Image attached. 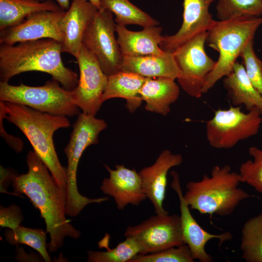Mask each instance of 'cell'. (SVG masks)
I'll return each instance as SVG.
<instances>
[{
    "instance_id": "74e56055",
    "label": "cell",
    "mask_w": 262,
    "mask_h": 262,
    "mask_svg": "<svg viewBox=\"0 0 262 262\" xmlns=\"http://www.w3.org/2000/svg\"><path fill=\"white\" fill-rule=\"evenodd\" d=\"M40 0V1H44L45 0Z\"/></svg>"
},
{
    "instance_id": "f546056e",
    "label": "cell",
    "mask_w": 262,
    "mask_h": 262,
    "mask_svg": "<svg viewBox=\"0 0 262 262\" xmlns=\"http://www.w3.org/2000/svg\"><path fill=\"white\" fill-rule=\"evenodd\" d=\"M248 152L252 160H247L240 165L239 173L241 182L262 194V149L252 146Z\"/></svg>"
},
{
    "instance_id": "7402d4cb",
    "label": "cell",
    "mask_w": 262,
    "mask_h": 262,
    "mask_svg": "<svg viewBox=\"0 0 262 262\" xmlns=\"http://www.w3.org/2000/svg\"><path fill=\"white\" fill-rule=\"evenodd\" d=\"M180 87L175 80L166 78H147L140 92L145 109L165 116L178 98Z\"/></svg>"
},
{
    "instance_id": "5bb4252c",
    "label": "cell",
    "mask_w": 262,
    "mask_h": 262,
    "mask_svg": "<svg viewBox=\"0 0 262 262\" xmlns=\"http://www.w3.org/2000/svg\"><path fill=\"white\" fill-rule=\"evenodd\" d=\"M173 178L171 187L176 192L180 201V219L182 237L184 244L189 247L195 260L201 262H211L212 256L205 250L207 243L213 239L219 240V245L231 240L232 235L229 232L215 234L203 229L190 213V208L185 201L180 187L178 174L175 171L170 173Z\"/></svg>"
},
{
    "instance_id": "e0dca14e",
    "label": "cell",
    "mask_w": 262,
    "mask_h": 262,
    "mask_svg": "<svg viewBox=\"0 0 262 262\" xmlns=\"http://www.w3.org/2000/svg\"><path fill=\"white\" fill-rule=\"evenodd\" d=\"M182 161L180 154H174L165 149L152 165L143 168L138 172L144 192L152 203L157 214L168 213L163 207L167 173L171 168L180 165Z\"/></svg>"
},
{
    "instance_id": "9a60e30c",
    "label": "cell",
    "mask_w": 262,
    "mask_h": 262,
    "mask_svg": "<svg viewBox=\"0 0 262 262\" xmlns=\"http://www.w3.org/2000/svg\"><path fill=\"white\" fill-rule=\"evenodd\" d=\"M215 0H183L181 26L175 34L163 36L160 48L173 52L197 35L207 32L215 21L209 12L211 4Z\"/></svg>"
},
{
    "instance_id": "6da1fadb",
    "label": "cell",
    "mask_w": 262,
    "mask_h": 262,
    "mask_svg": "<svg viewBox=\"0 0 262 262\" xmlns=\"http://www.w3.org/2000/svg\"><path fill=\"white\" fill-rule=\"evenodd\" d=\"M28 171L17 175L12 182L16 196L25 195L37 209L45 221L50 242L49 252H54L64 245L67 237L80 238L76 229L66 217V196L47 167L33 151L26 157Z\"/></svg>"
},
{
    "instance_id": "cb8c5ba5",
    "label": "cell",
    "mask_w": 262,
    "mask_h": 262,
    "mask_svg": "<svg viewBox=\"0 0 262 262\" xmlns=\"http://www.w3.org/2000/svg\"><path fill=\"white\" fill-rule=\"evenodd\" d=\"M61 10L51 0H0V31L20 24L36 12Z\"/></svg>"
},
{
    "instance_id": "d6a6232c",
    "label": "cell",
    "mask_w": 262,
    "mask_h": 262,
    "mask_svg": "<svg viewBox=\"0 0 262 262\" xmlns=\"http://www.w3.org/2000/svg\"><path fill=\"white\" fill-rule=\"evenodd\" d=\"M23 215L18 206L12 204L7 207L0 206V226L10 229H15L23 221Z\"/></svg>"
},
{
    "instance_id": "8d00e7d4",
    "label": "cell",
    "mask_w": 262,
    "mask_h": 262,
    "mask_svg": "<svg viewBox=\"0 0 262 262\" xmlns=\"http://www.w3.org/2000/svg\"><path fill=\"white\" fill-rule=\"evenodd\" d=\"M88 1L93 4L95 7H96L98 9H99L100 7V0H84Z\"/></svg>"
},
{
    "instance_id": "603a6c76",
    "label": "cell",
    "mask_w": 262,
    "mask_h": 262,
    "mask_svg": "<svg viewBox=\"0 0 262 262\" xmlns=\"http://www.w3.org/2000/svg\"><path fill=\"white\" fill-rule=\"evenodd\" d=\"M147 78L123 71L108 76L102 97L103 102L113 98H122L126 100V107L129 112L135 111L141 104L140 92Z\"/></svg>"
},
{
    "instance_id": "277c9868",
    "label": "cell",
    "mask_w": 262,
    "mask_h": 262,
    "mask_svg": "<svg viewBox=\"0 0 262 262\" xmlns=\"http://www.w3.org/2000/svg\"><path fill=\"white\" fill-rule=\"evenodd\" d=\"M240 183L239 173L232 171L229 165H215L210 176L204 174L200 180L188 182L183 197L191 209L201 214L227 216L253 196L238 187Z\"/></svg>"
},
{
    "instance_id": "d4e9b609",
    "label": "cell",
    "mask_w": 262,
    "mask_h": 262,
    "mask_svg": "<svg viewBox=\"0 0 262 262\" xmlns=\"http://www.w3.org/2000/svg\"><path fill=\"white\" fill-rule=\"evenodd\" d=\"M100 7L115 15V21L118 25L135 24L144 28L159 24L157 20L129 0H100Z\"/></svg>"
},
{
    "instance_id": "5b68a950",
    "label": "cell",
    "mask_w": 262,
    "mask_h": 262,
    "mask_svg": "<svg viewBox=\"0 0 262 262\" xmlns=\"http://www.w3.org/2000/svg\"><path fill=\"white\" fill-rule=\"evenodd\" d=\"M262 24L260 16H241L216 21L207 32L205 43L219 53L216 65L207 78L202 93H206L233 69L238 57Z\"/></svg>"
},
{
    "instance_id": "83f0119b",
    "label": "cell",
    "mask_w": 262,
    "mask_h": 262,
    "mask_svg": "<svg viewBox=\"0 0 262 262\" xmlns=\"http://www.w3.org/2000/svg\"><path fill=\"white\" fill-rule=\"evenodd\" d=\"M47 231L39 229L24 227L21 225L15 229H6L4 236L11 245H25L37 251L46 262H51L47 250Z\"/></svg>"
},
{
    "instance_id": "ac0fdd59",
    "label": "cell",
    "mask_w": 262,
    "mask_h": 262,
    "mask_svg": "<svg viewBox=\"0 0 262 262\" xmlns=\"http://www.w3.org/2000/svg\"><path fill=\"white\" fill-rule=\"evenodd\" d=\"M98 9L84 0H72L61 22L62 52L76 58L82 46L84 33Z\"/></svg>"
},
{
    "instance_id": "2e32d148",
    "label": "cell",
    "mask_w": 262,
    "mask_h": 262,
    "mask_svg": "<svg viewBox=\"0 0 262 262\" xmlns=\"http://www.w3.org/2000/svg\"><path fill=\"white\" fill-rule=\"evenodd\" d=\"M104 166L109 177L103 179L100 188L114 198L119 210H123L128 204L138 206L147 198L140 175L135 169L120 164L116 165L115 169Z\"/></svg>"
},
{
    "instance_id": "44dd1931",
    "label": "cell",
    "mask_w": 262,
    "mask_h": 262,
    "mask_svg": "<svg viewBox=\"0 0 262 262\" xmlns=\"http://www.w3.org/2000/svg\"><path fill=\"white\" fill-rule=\"evenodd\" d=\"M223 86L232 106H244L247 111L257 109L262 116V95L250 81L243 63L236 62L224 77Z\"/></svg>"
},
{
    "instance_id": "4fadbf2b",
    "label": "cell",
    "mask_w": 262,
    "mask_h": 262,
    "mask_svg": "<svg viewBox=\"0 0 262 262\" xmlns=\"http://www.w3.org/2000/svg\"><path fill=\"white\" fill-rule=\"evenodd\" d=\"M66 11L35 13L20 24L0 32V44L12 45L31 40L49 38L63 41L61 22Z\"/></svg>"
},
{
    "instance_id": "f1b7e54d",
    "label": "cell",
    "mask_w": 262,
    "mask_h": 262,
    "mask_svg": "<svg viewBox=\"0 0 262 262\" xmlns=\"http://www.w3.org/2000/svg\"><path fill=\"white\" fill-rule=\"evenodd\" d=\"M216 15L220 21L241 16L262 15V0H217Z\"/></svg>"
},
{
    "instance_id": "836d02e7",
    "label": "cell",
    "mask_w": 262,
    "mask_h": 262,
    "mask_svg": "<svg viewBox=\"0 0 262 262\" xmlns=\"http://www.w3.org/2000/svg\"><path fill=\"white\" fill-rule=\"evenodd\" d=\"M6 112L4 101H0V135L9 146L15 151L19 153L23 150L24 144L19 138L9 135L4 130L3 121L5 119Z\"/></svg>"
},
{
    "instance_id": "52a82bcc",
    "label": "cell",
    "mask_w": 262,
    "mask_h": 262,
    "mask_svg": "<svg viewBox=\"0 0 262 262\" xmlns=\"http://www.w3.org/2000/svg\"><path fill=\"white\" fill-rule=\"evenodd\" d=\"M54 79L39 86L0 82V101L23 105L52 115L71 117L79 114L72 90L61 87Z\"/></svg>"
},
{
    "instance_id": "30bf717a",
    "label": "cell",
    "mask_w": 262,
    "mask_h": 262,
    "mask_svg": "<svg viewBox=\"0 0 262 262\" xmlns=\"http://www.w3.org/2000/svg\"><path fill=\"white\" fill-rule=\"evenodd\" d=\"M206 35L207 32L200 33L173 52L181 72L177 79L179 84L188 95L196 98L202 96L207 78L216 62L205 52Z\"/></svg>"
},
{
    "instance_id": "8fae6325",
    "label": "cell",
    "mask_w": 262,
    "mask_h": 262,
    "mask_svg": "<svg viewBox=\"0 0 262 262\" xmlns=\"http://www.w3.org/2000/svg\"><path fill=\"white\" fill-rule=\"evenodd\" d=\"M124 235L132 237L137 241L141 254L184 244L180 216L176 214H156L139 225L128 227Z\"/></svg>"
},
{
    "instance_id": "4dcf8cb0",
    "label": "cell",
    "mask_w": 262,
    "mask_h": 262,
    "mask_svg": "<svg viewBox=\"0 0 262 262\" xmlns=\"http://www.w3.org/2000/svg\"><path fill=\"white\" fill-rule=\"evenodd\" d=\"M189 246L185 244L152 253L139 254L130 262H193Z\"/></svg>"
},
{
    "instance_id": "7a4b0ae2",
    "label": "cell",
    "mask_w": 262,
    "mask_h": 262,
    "mask_svg": "<svg viewBox=\"0 0 262 262\" xmlns=\"http://www.w3.org/2000/svg\"><path fill=\"white\" fill-rule=\"evenodd\" d=\"M62 43L46 38L0 45V82L28 71L50 75L62 87L72 90L77 85L78 74L65 66L61 58Z\"/></svg>"
},
{
    "instance_id": "4316f807",
    "label": "cell",
    "mask_w": 262,
    "mask_h": 262,
    "mask_svg": "<svg viewBox=\"0 0 262 262\" xmlns=\"http://www.w3.org/2000/svg\"><path fill=\"white\" fill-rule=\"evenodd\" d=\"M240 248L246 262H262V213L244 224Z\"/></svg>"
},
{
    "instance_id": "3957f363",
    "label": "cell",
    "mask_w": 262,
    "mask_h": 262,
    "mask_svg": "<svg viewBox=\"0 0 262 262\" xmlns=\"http://www.w3.org/2000/svg\"><path fill=\"white\" fill-rule=\"evenodd\" d=\"M4 103L5 119L26 137L33 151L47 167L66 196V167L59 161L53 136L58 130L70 127L67 117L41 112L21 104Z\"/></svg>"
},
{
    "instance_id": "e575fe53",
    "label": "cell",
    "mask_w": 262,
    "mask_h": 262,
    "mask_svg": "<svg viewBox=\"0 0 262 262\" xmlns=\"http://www.w3.org/2000/svg\"><path fill=\"white\" fill-rule=\"evenodd\" d=\"M0 190L1 193L16 196L13 193L7 191V188L10 183H12L15 177L17 175L13 170L8 168H5L0 165Z\"/></svg>"
},
{
    "instance_id": "d590c367",
    "label": "cell",
    "mask_w": 262,
    "mask_h": 262,
    "mask_svg": "<svg viewBox=\"0 0 262 262\" xmlns=\"http://www.w3.org/2000/svg\"><path fill=\"white\" fill-rule=\"evenodd\" d=\"M62 10L67 11L70 7V0H55Z\"/></svg>"
},
{
    "instance_id": "8992f818",
    "label": "cell",
    "mask_w": 262,
    "mask_h": 262,
    "mask_svg": "<svg viewBox=\"0 0 262 262\" xmlns=\"http://www.w3.org/2000/svg\"><path fill=\"white\" fill-rule=\"evenodd\" d=\"M107 127L106 122L95 116L79 113L73 126L68 143L64 149L67 157L66 214L77 216L88 204L106 201V196L91 198L81 195L77 187V172L84 151L89 146L98 143L99 134Z\"/></svg>"
},
{
    "instance_id": "ba28073f",
    "label": "cell",
    "mask_w": 262,
    "mask_h": 262,
    "mask_svg": "<svg viewBox=\"0 0 262 262\" xmlns=\"http://www.w3.org/2000/svg\"><path fill=\"white\" fill-rule=\"evenodd\" d=\"M262 116L257 109L245 113L241 106L215 111L206 123V136L209 144L216 149H229L239 142L258 134Z\"/></svg>"
},
{
    "instance_id": "1f68e13d",
    "label": "cell",
    "mask_w": 262,
    "mask_h": 262,
    "mask_svg": "<svg viewBox=\"0 0 262 262\" xmlns=\"http://www.w3.org/2000/svg\"><path fill=\"white\" fill-rule=\"evenodd\" d=\"M240 56L248 78L262 95V61L254 51L253 41L245 47Z\"/></svg>"
},
{
    "instance_id": "9c48e42d",
    "label": "cell",
    "mask_w": 262,
    "mask_h": 262,
    "mask_svg": "<svg viewBox=\"0 0 262 262\" xmlns=\"http://www.w3.org/2000/svg\"><path fill=\"white\" fill-rule=\"evenodd\" d=\"M116 23L109 10L98 9L83 36L82 45L108 77L121 70L123 56L115 36Z\"/></svg>"
},
{
    "instance_id": "ffe728a7",
    "label": "cell",
    "mask_w": 262,
    "mask_h": 262,
    "mask_svg": "<svg viewBox=\"0 0 262 262\" xmlns=\"http://www.w3.org/2000/svg\"><path fill=\"white\" fill-rule=\"evenodd\" d=\"M148 78L178 79L181 72L172 52L141 57H123L121 70Z\"/></svg>"
},
{
    "instance_id": "d6986e66",
    "label": "cell",
    "mask_w": 262,
    "mask_h": 262,
    "mask_svg": "<svg viewBox=\"0 0 262 262\" xmlns=\"http://www.w3.org/2000/svg\"><path fill=\"white\" fill-rule=\"evenodd\" d=\"M117 40L123 57H141L160 55L164 52L160 47L163 38L162 29L157 26L143 28L141 31L129 30L116 24Z\"/></svg>"
},
{
    "instance_id": "7c38bea8",
    "label": "cell",
    "mask_w": 262,
    "mask_h": 262,
    "mask_svg": "<svg viewBox=\"0 0 262 262\" xmlns=\"http://www.w3.org/2000/svg\"><path fill=\"white\" fill-rule=\"evenodd\" d=\"M76 59L80 76L77 85L72 90L74 102L82 113L95 116L103 103L102 97L108 77L83 45Z\"/></svg>"
},
{
    "instance_id": "484cf974",
    "label": "cell",
    "mask_w": 262,
    "mask_h": 262,
    "mask_svg": "<svg viewBox=\"0 0 262 262\" xmlns=\"http://www.w3.org/2000/svg\"><path fill=\"white\" fill-rule=\"evenodd\" d=\"M104 237L98 242V246L106 248V251H88L87 262H130L141 253V247L138 243L132 237H126L124 241L111 249L109 247V235L106 234Z\"/></svg>"
}]
</instances>
